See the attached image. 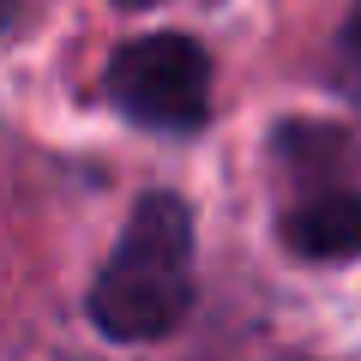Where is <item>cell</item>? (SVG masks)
Listing matches in <instances>:
<instances>
[{
    "instance_id": "1",
    "label": "cell",
    "mask_w": 361,
    "mask_h": 361,
    "mask_svg": "<svg viewBox=\"0 0 361 361\" xmlns=\"http://www.w3.org/2000/svg\"><path fill=\"white\" fill-rule=\"evenodd\" d=\"M199 217L175 187H151L127 211L109 259L85 289V313L109 343H163L193 313Z\"/></svg>"
},
{
    "instance_id": "2",
    "label": "cell",
    "mask_w": 361,
    "mask_h": 361,
    "mask_svg": "<svg viewBox=\"0 0 361 361\" xmlns=\"http://www.w3.org/2000/svg\"><path fill=\"white\" fill-rule=\"evenodd\" d=\"M211 85H217V61L187 30L133 37L103 66V90H109V103L121 109V121H133L145 133H163V139H193V133H205Z\"/></svg>"
},
{
    "instance_id": "3",
    "label": "cell",
    "mask_w": 361,
    "mask_h": 361,
    "mask_svg": "<svg viewBox=\"0 0 361 361\" xmlns=\"http://www.w3.org/2000/svg\"><path fill=\"white\" fill-rule=\"evenodd\" d=\"M277 241L307 265H355L361 259V193L313 187L277 217Z\"/></svg>"
},
{
    "instance_id": "4",
    "label": "cell",
    "mask_w": 361,
    "mask_h": 361,
    "mask_svg": "<svg viewBox=\"0 0 361 361\" xmlns=\"http://www.w3.org/2000/svg\"><path fill=\"white\" fill-rule=\"evenodd\" d=\"M331 66H337V85L349 97H361V0H349L343 25H337V42H331Z\"/></svg>"
},
{
    "instance_id": "5",
    "label": "cell",
    "mask_w": 361,
    "mask_h": 361,
    "mask_svg": "<svg viewBox=\"0 0 361 361\" xmlns=\"http://www.w3.org/2000/svg\"><path fill=\"white\" fill-rule=\"evenodd\" d=\"M25 25V0H0V37Z\"/></svg>"
},
{
    "instance_id": "6",
    "label": "cell",
    "mask_w": 361,
    "mask_h": 361,
    "mask_svg": "<svg viewBox=\"0 0 361 361\" xmlns=\"http://www.w3.org/2000/svg\"><path fill=\"white\" fill-rule=\"evenodd\" d=\"M115 6H157V0H115Z\"/></svg>"
}]
</instances>
